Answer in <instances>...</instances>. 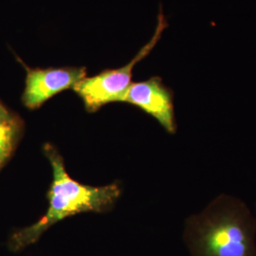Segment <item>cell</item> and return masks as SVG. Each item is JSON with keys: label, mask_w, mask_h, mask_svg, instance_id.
I'll return each instance as SVG.
<instances>
[{"label": "cell", "mask_w": 256, "mask_h": 256, "mask_svg": "<svg viewBox=\"0 0 256 256\" xmlns=\"http://www.w3.org/2000/svg\"><path fill=\"white\" fill-rule=\"evenodd\" d=\"M23 120L5 106L0 108V169L14 154L23 132Z\"/></svg>", "instance_id": "6"}, {"label": "cell", "mask_w": 256, "mask_h": 256, "mask_svg": "<svg viewBox=\"0 0 256 256\" xmlns=\"http://www.w3.org/2000/svg\"><path fill=\"white\" fill-rule=\"evenodd\" d=\"M167 27L168 22L160 7L153 36L128 64L115 70H106L95 76L86 77L76 84L74 92L82 99L88 112L94 113L110 102L124 101L132 84L135 66L151 54Z\"/></svg>", "instance_id": "3"}, {"label": "cell", "mask_w": 256, "mask_h": 256, "mask_svg": "<svg viewBox=\"0 0 256 256\" xmlns=\"http://www.w3.org/2000/svg\"><path fill=\"white\" fill-rule=\"evenodd\" d=\"M122 102L153 117L169 134L176 133L174 92L165 86L160 77L153 76L146 81L132 82Z\"/></svg>", "instance_id": "5"}, {"label": "cell", "mask_w": 256, "mask_h": 256, "mask_svg": "<svg viewBox=\"0 0 256 256\" xmlns=\"http://www.w3.org/2000/svg\"><path fill=\"white\" fill-rule=\"evenodd\" d=\"M16 57L26 70L25 88L21 101L30 110H38L55 95L74 90L76 84L86 78L88 74L84 66L32 68L18 55Z\"/></svg>", "instance_id": "4"}, {"label": "cell", "mask_w": 256, "mask_h": 256, "mask_svg": "<svg viewBox=\"0 0 256 256\" xmlns=\"http://www.w3.org/2000/svg\"><path fill=\"white\" fill-rule=\"evenodd\" d=\"M191 256H256V218L238 198L221 194L186 221Z\"/></svg>", "instance_id": "1"}, {"label": "cell", "mask_w": 256, "mask_h": 256, "mask_svg": "<svg viewBox=\"0 0 256 256\" xmlns=\"http://www.w3.org/2000/svg\"><path fill=\"white\" fill-rule=\"evenodd\" d=\"M3 106H4V104H3L0 102V108H3Z\"/></svg>", "instance_id": "7"}, {"label": "cell", "mask_w": 256, "mask_h": 256, "mask_svg": "<svg viewBox=\"0 0 256 256\" xmlns=\"http://www.w3.org/2000/svg\"><path fill=\"white\" fill-rule=\"evenodd\" d=\"M43 151L52 165L54 178L48 192V208L34 224L10 234L8 248L14 252L36 244L46 230L68 216L110 210L120 194L117 183L94 187L74 180L66 172L62 156L52 144H46Z\"/></svg>", "instance_id": "2"}]
</instances>
